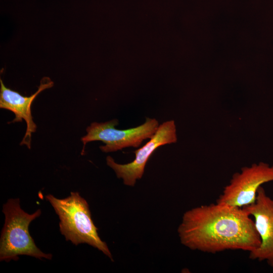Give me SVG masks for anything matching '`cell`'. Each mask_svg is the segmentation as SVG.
I'll list each match as a JSON object with an SVG mask.
<instances>
[{
  "instance_id": "6",
  "label": "cell",
  "mask_w": 273,
  "mask_h": 273,
  "mask_svg": "<svg viewBox=\"0 0 273 273\" xmlns=\"http://www.w3.org/2000/svg\"><path fill=\"white\" fill-rule=\"evenodd\" d=\"M176 129L174 120H168L159 125L155 134L142 148L134 151L135 159L125 164H118L108 156L107 164L113 169L117 177L122 178L124 185L133 187L144 173L149 158L159 147L177 142Z\"/></svg>"
},
{
  "instance_id": "1",
  "label": "cell",
  "mask_w": 273,
  "mask_h": 273,
  "mask_svg": "<svg viewBox=\"0 0 273 273\" xmlns=\"http://www.w3.org/2000/svg\"><path fill=\"white\" fill-rule=\"evenodd\" d=\"M177 232L185 246L212 254L250 252L261 243L254 220L245 209L217 202L186 211Z\"/></svg>"
},
{
  "instance_id": "3",
  "label": "cell",
  "mask_w": 273,
  "mask_h": 273,
  "mask_svg": "<svg viewBox=\"0 0 273 273\" xmlns=\"http://www.w3.org/2000/svg\"><path fill=\"white\" fill-rule=\"evenodd\" d=\"M5 223L0 240V260H17L20 255L51 259L52 255L42 252L35 245L28 230L30 222L39 217L41 210L29 214L21 209L18 198L10 199L4 204Z\"/></svg>"
},
{
  "instance_id": "2",
  "label": "cell",
  "mask_w": 273,
  "mask_h": 273,
  "mask_svg": "<svg viewBox=\"0 0 273 273\" xmlns=\"http://www.w3.org/2000/svg\"><path fill=\"white\" fill-rule=\"evenodd\" d=\"M46 198L58 215L60 231L67 241L75 245L83 243L90 245L113 261L107 245L99 236L88 203L79 193L71 192L64 199L57 198L51 194L46 196Z\"/></svg>"
},
{
  "instance_id": "8",
  "label": "cell",
  "mask_w": 273,
  "mask_h": 273,
  "mask_svg": "<svg viewBox=\"0 0 273 273\" xmlns=\"http://www.w3.org/2000/svg\"><path fill=\"white\" fill-rule=\"evenodd\" d=\"M0 108L9 110L15 114V118L8 123L21 122L24 120L26 123V130L20 143V145H26L30 149L32 133L35 132L36 125L34 122L31 114L32 103L38 94L46 89L53 86L54 82L48 77H44L37 91L29 97H25L19 93L7 87L0 79Z\"/></svg>"
},
{
  "instance_id": "7",
  "label": "cell",
  "mask_w": 273,
  "mask_h": 273,
  "mask_svg": "<svg viewBox=\"0 0 273 273\" xmlns=\"http://www.w3.org/2000/svg\"><path fill=\"white\" fill-rule=\"evenodd\" d=\"M242 208L253 217L261 240L259 247L249 252V259L265 261L273 267V198L269 197L261 186L255 202Z\"/></svg>"
},
{
  "instance_id": "4",
  "label": "cell",
  "mask_w": 273,
  "mask_h": 273,
  "mask_svg": "<svg viewBox=\"0 0 273 273\" xmlns=\"http://www.w3.org/2000/svg\"><path fill=\"white\" fill-rule=\"evenodd\" d=\"M118 124L117 119L91 123L86 128V135L81 139L83 145L82 154L84 152L86 144L92 141L103 142L105 145L100 146V149L105 153L129 147L137 148L144 140L151 139L159 126L156 119L148 117L143 124L127 129H117L115 126Z\"/></svg>"
},
{
  "instance_id": "5",
  "label": "cell",
  "mask_w": 273,
  "mask_h": 273,
  "mask_svg": "<svg viewBox=\"0 0 273 273\" xmlns=\"http://www.w3.org/2000/svg\"><path fill=\"white\" fill-rule=\"evenodd\" d=\"M273 181V166L260 162L242 168L235 173L216 202L242 208L254 203L260 187Z\"/></svg>"
}]
</instances>
